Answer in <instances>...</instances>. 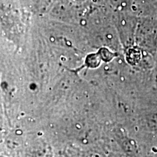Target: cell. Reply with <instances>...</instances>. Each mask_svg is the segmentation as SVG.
<instances>
[{
    "label": "cell",
    "mask_w": 157,
    "mask_h": 157,
    "mask_svg": "<svg viewBox=\"0 0 157 157\" xmlns=\"http://www.w3.org/2000/svg\"><path fill=\"white\" fill-rule=\"evenodd\" d=\"M131 53L129 55V58H130V62L132 63H137L140 60L141 53L137 49H130Z\"/></svg>",
    "instance_id": "cell-1"
}]
</instances>
